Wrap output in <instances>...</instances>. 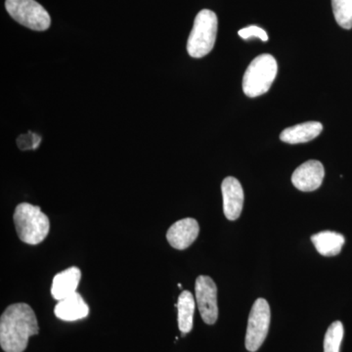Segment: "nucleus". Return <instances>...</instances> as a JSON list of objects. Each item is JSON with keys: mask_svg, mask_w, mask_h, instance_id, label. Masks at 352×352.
<instances>
[{"mask_svg": "<svg viewBox=\"0 0 352 352\" xmlns=\"http://www.w3.org/2000/svg\"><path fill=\"white\" fill-rule=\"evenodd\" d=\"M333 16L342 29H352V0H332Z\"/></svg>", "mask_w": 352, "mask_h": 352, "instance_id": "dca6fc26", "label": "nucleus"}, {"mask_svg": "<svg viewBox=\"0 0 352 352\" xmlns=\"http://www.w3.org/2000/svg\"><path fill=\"white\" fill-rule=\"evenodd\" d=\"M200 233V226L196 219H183L176 221L166 233V239L171 247L176 250L187 249L195 242Z\"/></svg>", "mask_w": 352, "mask_h": 352, "instance_id": "9d476101", "label": "nucleus"}, {"mask_svg": "<svg viewBox=\"0 0 352 352\" xmlns=\"http://www.w3.org/2000/svg\"><path fill=\"white\" fill-rule=\"evenodd\" d=\"M270 307L264 298H258L252 305L247 333H245V349L251 352L258 351L267 337L270 326Z\"/></svg>", "mask_w": 352, "mask_h": 352, "instance_id": "423d86ee", "label": "nucleus"}, {"mask_svg": "<svg viewBox=\"0 0 352 352\" xmlns=\"http://www.w3.org/2000/svg\"><path fill=\"white\" fill-rule=\"evenodd\" d=\"M217 34V16L208 9H204L196 16L193 29L187 41L190 56L201 58L214 48Z\"/></svg>", "mask_w": 352, "mask_h": 352, "instance_id": "20e7f679", "label": "nucleus"}, {"mask_svg": "<svg viewBox=\"0 0 352 352\" xmlns=\"http://www.w3.org/2000/svg\"><path fill=\"white\" fill-rule=\"evenodd\" d=\"M315 249L323 256H338L344 245V237L342 234L333 231H323L311 237Z\"/></svg>", "mask_w": 352, "mask_h": 352, "instance_id": "4468645a", "label": "nucleus"}, {"mask_svg": "<svg viewBox=\"0 0 352 352\" xmlns=\"http://www.w3.org/2000/svg\"><path fill=\"white\" fill-rule=\"evenodd\" d=\"M344 333V329L342 322L336 321L331 324L324 339V352H340Z\"/></svg>", "mask_w": 352, "mask_h": 352, "instance_id": "f3484780", "label": "nucleus"}, {"mask_svg": "<svg viewBox=\"0 0 352 352\" xmlns=\"http://www.w3.org/2000/svg\"><path fill=\"white\" fill-rule=\"evenodd\" d=\"M38 319L27 303H14L0 318V346L6 352H24L32 336L38 335Z\"/></svg>", "mask_w": 352, "mask_h": 352, "instance_id": "f257e3e1", "label": "nucleus"}, {"mask_svg": "<svg viewBox=\"0 0 352 352\" xmlns=\"http://www.w3.org/2000/svg\"><path fill=\"white\" fill-rule=\"evenodd\" d=\"M325 170L320 162L310 160L300 164L292 175V182L296 189L302 192L315 191L321 186Z\"/></svg>", "mask_w": 352, "mask_h": 352, "instance_id": "6e6552de", "label": "nucleus"}, {"mask_svg": "<svg viewBox=\"0 0 352 352\" xmlns=\"http://www.w3.org/2000/svg\"><path fill=\"white\" fill-rule=\"evenodd\" d=\"M54 314L60 320L73 322L85 319L89 314V307L78 293L67 296L58 302Z\"/></svg>", "mask_w": 352, "mask_h": 352, "instance_id": "9b49d317", "label": "nucleus"}, {"mask_svg": "<svg viewBox=\"0 0 352 352\" xmlns=\"http://www.w3.org/2000/svg\"><path fill=\"white\" fill-rule=\"evenodd\" d=\"M239 36L243 39H250L251 38H258L263 41H268V36L266 32L258 25H250V27L244 28L238 32Z\"/></svg>", "mask_w": 352, "mask_h": 352, "instance_id": "a211bd4d", "label": "nucleus"}, {"mask_svg": "<svg viewBox=\"0 0 352 352\" xmlns=\"http://www.w3.org/2000/svg\"><path fill=\"white\" fill-rule=\"evenodd\" d=\"M6 8L14 20L28 29L38 32L50 29V14L36 0H6Z\"/></svg>", "mask_w": 352, "mask_h": 352, "instance_id": "39448f33", "label": "nucleus"}, {"mask_svg": "<svg viewBox=\"0 0 352 352\" xmlns=\"http://www.w3.org/2000/svg\"><path fill=\"white\" fill-rule=\"evenodd\" d=\"M195 293L201 318L208 325H214L219 318L217 287L214 280L205 275L197 278Z\"/></svg>", "mask_w": 352, "mask_h": 352, "instance_id": "0eeeda50", "label": "nucleus"}, {"mask_svg": "<svg viewBox=\"0 0 352 352\" xmlns=\"http://www.w3.org/2000/svg\"><path fill=\"white\" fill-rule=\"evenodd\" d=\"M80 278H82V271L76 266L57 273L53 278L52 285H51V295L53 298L59 302L67 296L76 293Z\"/></svg>", "mask_w": 352, "mask_h": 352, "instance_id": "f8f14e48", "label": "nucleus"}, {"mask_svg": "<svg viewBox=\"0 0 352 352\" xmlns=\"http://www.w3.org/2000/svg\"><path fill=\"white\" fill-rule=\"evenodd\" d=\"M13 219L18 237L25 244L38 245L50 233V219L38 206L19 204L14 212Z\"/></svg>", "mask_w": 352, "mask_h": 352, "instance_id": "f03ea898", "label": "nucleus"}, {"mask_svg": "<svg viewBox=\"0 0 352 352\" xmlns=\"http://www.w3.org/2000/svg\"><path fill=\"white\" fill-rule=\"evenodd\" d=\"M323 131L321 122H307L284 129L280 134V139L289 144H300L314 140L320 135Z\"/></svg>", "mask_w": 352, "mask_h": 352, "instance_id": "ddd939ff", "label": "nucleus"}, {"mask_svg": "<svg viewBox=\"0 0 352 352\" xmlns=\"http://www.w3.org/2000/svg\"><path fill=\"white\" fill-rule=\"evenodd\" d=\"M221 191L226 219L232 221L239 219L244 206V190L239 180L228 176L222 182Z\"/></svg>", "mask_w": 352, "mask_h": 352, "instance_id": "1a4fd4ad", "label": "nucleus"}, {"mask_svg": "<svg viewBox=\"0 0 352 352\" xmlns=\"http://www.w3.org/2000/svg\"><path fill=\"white\" fill-rule=\"evenodd\" d=\"M195 300L193 296L188 291H183L178 298L177 307L178 311V327L182 336L191 332L193 328L194 311H195Z\"/></svg>", "mask_w": 352, "mask_h": 352, "instance_id": "2eb2a0df", "label": "nucleus"}, {"mask_svg": "<svg viewBox=\"0 0 352 352\" xmlns=\"http://www.w3.org/2000/svg\"><path fill=\"white\" fill-rule=\"evenodd\" d=\"M277 72V62L272 55L261 54L254 58L243 78L244 94L251 98L266 94L274 82Z\"/></svg>", "mask_w": 352, "mask_h": 352, "instance_id": "7ed1b4c3", "label": "nucleus"}]
</instances>
